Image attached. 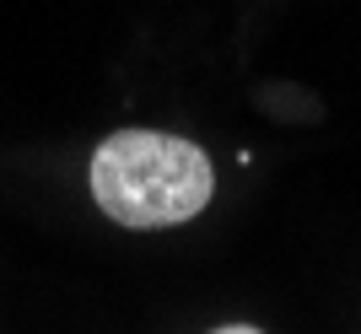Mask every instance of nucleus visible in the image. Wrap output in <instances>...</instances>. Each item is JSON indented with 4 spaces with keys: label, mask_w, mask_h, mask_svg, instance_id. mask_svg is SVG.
Returning a JSON list of instances; mask_svg holds the SVG:
<instances>
[{
    "label": "nucleus",
    "mask_w": 361,
    "mask_h": 334,
    "mask_svg": "<svg viewBox=\"0 0 361 334\" xmlns=\"http://www.w3.org/2000/svg\"><path fill=\"white\" fill-rule=\"evenodd\" d=\"M92 199L108 221L130 232H162L195 221L216 194L205 146L162 130H114L92 151Z\"/></svg>",
    "instance_id": "obj_1"
},
{
    "label": "nucleus",
    "mask_w": 361,
    "mask_h": 334,
    "mask_svg": "<svg viewBox=\"0 0 361 334\" xmlns=\"http://www.w3.org/2000/svg\"><path fill=\"white\" fill-rule=\"evenodd\" d=\"M211 334H264L259 323H221V329H211Z\"/></svg>",
    "instance_id": "obj_2"
}]
</instances>
